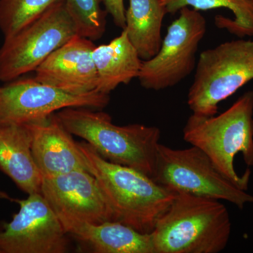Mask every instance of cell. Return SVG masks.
<instances>
[{
    "label": "cell",
    "instance_id": "6da1fadb",
    "mask_svg": "<svg viewBox=\"0 0 253 253\" xmlns=\"http://www.w3.org/2000/svg\"><path fill=\"white\" fill-rule=\"evenodd\" d=\"M89 172L96 178L114 221L150 234L172 204L176 193L133 168L110 162L88 143H78Z\"/></svg>",
    "mask_w": 253,
    "mask_h": 253
},
{
    "label": "cell",
    "instance_id": "7a4b0ae2",
    "mask_svg": "<svg viewBox=\"0 0 253 253\" xmlns=\"http://www.w3.org/2000/svg\"><path fill=\"white\" fill-rule=\"evenodd\" d=\"M231 233L230 216L220 201L180 192L151 235L156 253H219Z\"/></svg>",
    "mask_w": 253,
    "mask_h": 253
},
{
    "label": "cell",
    "instance_id": "3957f363",
    "mask_svg": "<svg viewBox=\"0 0 253 253\" xmlns=\"http://www.w3.org/2000/svg\"><path fill=\"white\" fill-rule=\"evenodd\" d=\"M94 110L69 107L56 114L71 134L85 140L105 159L152 177L161 139L159 128L142 124L117 126L108 113Z\"/></svg>",
    "mask_w": 253,
    "mask_h": 253
},
{
    "label": "cell",
    "instance_id": "277c9868",
    "mask_svg": "<svg viewBox=\"0 0 253 253\" xmlns=\"http://www.w3.org/2000/svg\"><path fill=\"white\" fill-rule=\"evenodd\" d=\"M183 137L207 155L214 167L239 189H249L251 169L239 176L234 168L236 155H243L253 167V91H248L219 116L191 114L183 129Z\"/></svg>",
    "mask_w": 253,
    "mask_h": 253
},
{
    "label": "cell",
    "instance_id": "5b68a950",
    "mask_svg": "<svg viewBox=\"0 0 253 253\" xmlns=\"http://www.w3.org/2000/svg\"><path fill=\"white\" fill-rule=\"evenodd\" d=\"M195 70L188 106L196 116H215L221 101L253 80V41L240 38L205 50Z\"/></svg>",
    "mask_w": 253,
    "mask_h": 253
},
{
    "label": "cell",
    "instance_id": "8992f818",
    "mask_svg": "<svg viewBox=\"0 0 253 253\" xmlns=\"http://www.w3.org/2000/svg\"><path fill=\"white\" fill-rule=\"evenodd\" d=\"M153 179L174 193L226 201L239 209L253 196L221 174L207 155L196 146L175 149L160 144Z\"/></svg>",
    "mask_w": 253,
    "mask_h": 253
},
{
    "label": "cell",
    "instance_id": "52a82bcc",
    "mask_svg": "<svg viewBox=\"0 0 253 253\" xmlns=\"http://www.w3.org/2000/svg\"><path fill=\"white\" fill-rule=\"evenodd\" d=\"M78 31L65 0L14 36L0 48V82L8 83L33 72Z\"/></svg>",
    "mask_w": 253,
    "mask_h": 253
},
{
    "label": "cell",
    "instance_id": "ba28073f",
    "mask_svg": "<svg viewBox=\"0 0 253 253\" xmlns=\"http://www.w3.org/2000/svg\"><path fill=\"white\" fill-rule=\"evenodd\" d=\"M168 28L156 56L142 64L138 79L146 89L160 91L181 83L196 68V54L206 33V21L198 10L184 7Z\"/></svg>",
    "mask_w": 253,
    "mask_h": 253
},
{
    "label": "cell",
    "instance_id": "9c48e42d",
    "mask_svg": "<svg viewBox=\"0 0 253 253\" xmlns=\"http://www.w3.org/2000/svg\"><path fill=\"white\" fill-rule=\"evenodd\" d=\"M109 94L94 91L73 95L33 78L17 79L0 85V127L41 122L69 107L101 110L109 104Z\"/></svg>",
    "mask_w": 253,
    "mask_h": 253
},
{
    "label": "cell",
    "instance_id": "30bf717a",
    "mask_svg": "<svg viewBox=\"0 0 253 253\" xmlns=\"http://www.w3.org/2000/svg\"><path fill=\"white\" fill-rule=\"evenodd\" d=\"M20 209L0 229V253H65L68 234L42 194L12 199Z\"/></svg>",
    "mask_w": 253,
    "mask_h": 253
},
{
    "label": "cell",
    "instance_id": "8fae6325",
    "mask_svg": "<svg viewBox=\"0 0 253 253\" xmlns=\"http://www.w3.org/2000/svg\"><path fill=\"white\" fill-rule=\"evenodd\" d=\"M41 194L61 224L75 221L92 224L114 221L112 211L96 178L87 171L43 177Z\"/></svg>",
    "mask_w": 253,
    "mask_h": 253
},
{
    "label": "cell",
    "instance_id": "7c38bea8",
    "mask_svg": "<svg viewBox=\"0 0 253 253\" xmlns=\"http://www.w3.org/2000/svg\"><path fill=\"white\" fill-rule=\"evenodd\" d=\"M92 41L77 36L48 56L36 68L35 79L73 95L97 91L98 75Z\"/></svg>",
    "mask_w": 253,
    "mask_h": 253
},
{
    "label": "cell",
    "instance_id": "4fadbf2b",
    "mask_svg": "<svg viewBox=\"0 0 253 253\" xmlns=\"http://www.w3.org/2000/svg\"><path fill=\"white\" fill-rule=\"evenodd\" d=\"M27 126L31 134L32 154L43 177L76 170L89 172L79 144L63 126L56 113L44 121Z\"/></svg>",
    "mask_w": 253,
    "mask_h": 253
},
{
    "label": "cell",
    "instance_id": "5bb4252c",
    "mask_svg": "<svg viewBox=\"0 0 253 253\" xmlns=\"http://www.w3.org/2000/svg\"><path fill=\"white\" fill-rule=\"evenodd\" d=\"M73 236L95 253H156L151 233L139 232L118 221L92 224L84 221L62 224Z\"/></svg>",
    "mask_w": 253,
    "mask_h": 253
},
{
    "label": "cell",
    "instance_id": "9a60e30c",
    "mask_svg": "<svg viewBox=\"0 0 253 253\" xmlns=\"http://www.w3.org/2000/svg\"><path fill=\"white\" fill-rule=\"evenodd\" d=\"M27 126L0 127V170L28 195L41 194L43 176L31 150Z\"/></svg>",
    "mask_w": 253,
    "mask_h": 253
},
{
    "label": "cell",
    "instance_id": "2e32d148",
    "mask_svg": "<svg viewBox=\"0 0 253 253\" xmlns=\"http://www.w3.org/2000/svg\"><path fill=\"white\" fill-rule=\"evenodd\" d=\"M92 58L98 75L96 90L109 94L121 84L138 78L142 61L126 31L106 44L96 46Z\"/></svg>",
    "mask_w": 253,
    "mask_h": 253
},
{
    "label": "cell",
    "instance_id": "e0dca14e",
    "mask_svg": "<svg viewBox=\"0 0 253 253\" xmlns=\"http://www.w3.org/2000/svg\"><path fill=\"white\" fill-rule=\"evenodd\" d=\"M126 12L128 38L142 61L156 56L162 44L161 28L168 14L163 0H129Z\"/></svg>",
    "mask_w": 253,
    "mask_h": 253
},
{
    "label": "cell",
    "instance_id": "ac0fdd59",
    "mask_svg": "<svg viewBox=\"0 0 253 253\" xmlns=\"http://www.w3.org/2000/svg\"><path fill=\"white\" fill-rule=\"evenodd\" d=\"M163 3L168 14H171L189 6L198 11L227 8L234 14V19L217 15L214 17L215 26L239 38L253 37V0H163Z\"/></svg>",
    "mask_w": 253,
    "mask_h": 253
},
{
    "label": "cell",
    "instance_id": "d6986e66",
    "mask_svg": "<svg viewBox=\"0 0 253 253\" xmlns=\"http://www.w3.org/2000/svg\"><path fill=\"white\" fill-rule=\"evenodd\" d=\"M61 0H0V31L14 36Z\"/></svg>",
    "mask_w": 253,
    "mask_h": 253
},
{
    "label": "cell",
    "instance_id": "ffe728a7",
    "mask_svg": "<svg viewBox=\"0 0 253 253\" xmlns=\"http://www.w3.org/2000/svg\"><path fill=\"white\" fill-rule=\"evenodd\" d=\"M101 0H65L66 7L72 17L78 35L96 41L106 31L107 12L101 9Z\"/></svg>",
    "mask_w": 253,
    "mask_h": 253
},
{
    "label": "cell",
    "instance_id": "44dd1931",
    "mask_svg": "<svg viewBox=\"0 0 253 253\" xmlns=\"http://www.w3.org/2000/svg\"><path fill=\"white\" fill-rule=\"evenodd\" d=\"M107 14L111 15L115 24L124 29L126 27V12L124 0H101Z\"/></svg>",
    "mask_w": 253,
    "mask_h": 253
},
{
    "label": "cell",
    "instance_id": "7402d4cb",
    "mask_svg": "<svg viewBox=\"0 0 253 253\" xmlns=\"http://www.w3.org/2000/svg\"></svg>",
    "mask_w": 253,
    "mask_h": 253
}]
</instances>
